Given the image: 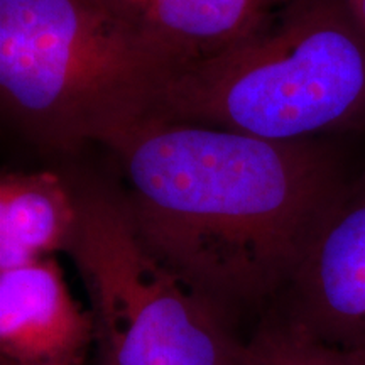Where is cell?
<instances>
[{"instance_id":"obj_3","label":"cell","mask_w":365,"mask_h":365,"mask_svg":"<svg viewBox=\"0 0 365 365\" xmlns=\"http://www.w3.org/2000/svg\"><path fill=\"white\" fill-rule=\"evenodd\" d=\"M365 115V34L346 0H296L281 19L175 73L154 117L307 140Z\"/></svg>"},{"instance_id":"obj_10","label":"cell","mask_w":365,"mask_h":365,"mask_svg":"<svg viewBox=\"0 0 365 365\" xmlns=\"http://www.w3.org/2000/svg\"><path fill=\"white\" fill-rule=\"evenodd\" d=\"M355 22L365 34V0H346Z\"/></svg>"},{"instance_id":"obj_9","label":"cell","mask_w":365,"mask_h":365,"mask_svg":"<svg viewBox=\"0 0 365 365\" xmlns=\"http://www.w3.org/2000/svg\"><path fill=\"white\" fill-rule=\"evenodd\" d=\"M230 365H365V355L327 344L282 314L264 319L249 340H237Z\"/></svg>"},{"instance_id":"obj_5","label":"cell","mask_w":365,"mask_h":365,"mask_svg":"<svg viewBox=\"0 0 365 365\" xmlns=\"http://www.w3.org/2000/svg\"><path fill=\"white\" fill-rule=\"evenodd\" d=\"M286 314L317 339L365 355V191H345L314 232Z\"/></svg>"},{"instance_id":"obj_7","label":"cell","mask_w":365,"mask_h":365,"mask_svg":"<svg viewBox=\"0 0 365 365\" xmlns=\"http://www.w3.org/2000/svg\"><path fill=\"white\" fill-rule=\"evenodd\" d=\"M180 66L200 61L262 24L264 0H93Z\"/></svg>"},{"instance_id":"obj_8","label":"cell","mask_w":365,"mask_h":365,"mask_svg":"<svg viewBox=\"0 0 365 365\" xmlns=\"http://www.w3.org/2000/svg\"><path fill=\"white\" fill-rule=\"evenodd\" d=\"M80 202L53 173H7L0 181V271L68 252Z\"/></svg>"},{"instance_id":"obj_6","label":"cell","mask_w":365,"mask_h":365,"mask_svg":"<svg viewBox=\"0 0 365 365\" xmlns=\"http://www.w3.org/2000/svg\"><path fill=\"white\" fill-rule=\"evenodd\" d=\"M95 344L93 313L73 298L56 259L0 271L2 365H85Z\"/></svg>"},{"instance_id":"obj_4","label":"cell","mask_w":365,"mask_h":365,"mask_svg":"<svg viewBox=\"0 0 365 365\" xmlns=\"http://www.w3.org/2000/svg\"><path fill=\"white\" fill-rule=\"evenodd\" d=\"M78 202L68 254L91 301L97 365H230L225 313L145 247L124 196L85 190Z\"/></svg>"},{"instance_id":"obj_1","label":"cell","mask_w":365,"mask_h":365,"mask_svg":"<svg viewBox=\"0 0 365 365\" xmlns=\"http://www.w3.org/2000/svg\"><path fill=\"white\" fill-rule=\"evenodd\" d=\"M107 148L145 247L223 313L289 284L344 193L330 156L308 140L150 117Z\"/></svg>"},{"instance_id":"obj_2","label":"cell","mask_w":365,"mask_h":365,"mask_svg":"<svg viewBox=\"0 0 365 365\" xmlns=\"http://www.w3.org/2000/svg\"><path fill=\"white\" fill-rule=\"evenodd\" d=\"M176 63L93 0H0V98L36 143L108 145L154 117Z\"/></svg>"}]
</instances>
